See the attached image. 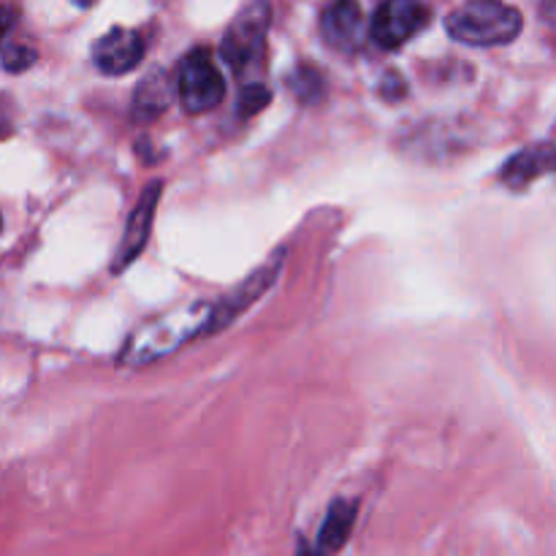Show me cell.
Returning a JSON list of instances; mask_svg holds the SVG:
<instances>
[{
	"mask_svg": "<svg viewBox=\"0 0 556 556\" xmlns=\"http://www.w3.org/2000/svg\"><path fill=\"white\" fill-rule=\"evenodd\" d=\"M210 313L212 304L195 302L139 326L123 345L117 362L123 367H147V364H155L161 358L172 356L182 345L204 337Z\"/></svg>",
	"mask_w": 556,
	"mask_h": 556,
	"instance_id": "1",
	"label": "cell"
},
{
	"mask_svg": "<svg viewBox=\"0 0 556 556\" xmlns=\"http://www.w3.org/2000/svg\"><path fill=\"white\" fill-rule=\"evenodd\" d=\"M521 11L497 0H476L451 11L445 30L454 41L467 47H503L519 38Z\"/></svg>",
	"mask_w": 556,
	"mask_h": 556,
	"instance_id": "2",
	"label": "cell"
},
{
	"mask_svg": "<svg viewBox=\"0 0 556 556\" xmlns=\"http://www.w3.org/2000/svg\"><path fill=\"white\" fill-rule=\"evenodd\" d=\"M271 9L266 3H250L233 16L220 43V54L237 76H250L261 71L269 36Z\"/></svg>",
	"mask_w": 556,
	"mask_h": 556,
	"instance_id": "3",
	"label": "cell"
},
{
	"mask_svg": "<svg viewBox=\"0 0 556 556\" xmlns=\"http://www.w3.org/2000/svg\"><path fill=\"white\" fill-rule=\"evenodd\" d=\"M174 90H177L185 112L204 114L223 103V98H226V79H223L220 68H217L206 49H193L182 60V65H179L177 87Z\"/></svg>",
	"mask_w": 556,
	"mask_h": 556,
	"instance_id": "4",
	"label": "cell"
},
{
	"mask_svg": "<svg viewBox=\"0 0 556 556\" xmlns=\"http://www.w3.org/2000/svg\"><path fill=\"white\" fill-rule=\"evenodd\" d=\"M432 11L416 0H391V3L378 5L372 22H369V38L386 52H394L402 43L410 41L413 36L429 25Z\"/></svg>",
	"mask_w": 556,
	"mask_h": 556,
	"instance_id": "5",
	"label": "cell"
},
{
	"mask_svg": "<svg viewBox=\"0 0 556 556\" xmlns=\"http://www.w3.org/2000/svg\"><path fill=\"white\" fill-rule=\"evenodd\" d=\"M280 271H282V253H277V255H271V258L266 261L258 271H255V275H250L248 280L237 288V291L228 293V296L220 299L217 304H212L210 324H206L204 334H215V331L231 326L239 315L248 313V309L253 307V304L258 302V299L264 296L271 286H275L277 277H280Z\"/></svg>",
	"mask_w": 556,
	"mask_h": 556,
	"instance_id": "6",
	"label": "cell"
},
{
	"mask_svg": "<svg viewBox=\"0 0 556 556\" xmlns=\"http://www.w3.org/2000/svg\"><path fill=\"white\" fill-rule=\"evenodd\" d=\"M163 193V182H152L141 190L139 201H136L134 212H130L128 223H125L123 239H119V248L114 253L112 269L123 271L139 258L141 250L147 248V239L152 233V223H155V212H157V201H161Z\"/></svg>",
	"mask_w": 556,
	"mask_h": 556,
	"instance_id": "7",
	"label": "cell"
},
{
	"mask_svg": "<svg viewBox=\"0 0 556 556\" xmlns=\"http://www.w3.org/2000/svg\"><path fill=\"white\" fill-rule=\"evenodd\" d=\"M147 52L144 36L130 27H114L106 36L98 38L92 47V63L101 74L106 76H123L130 74L136 65L141 63Z\"/></svg>",
	"mask_w": 556,
	"mask_h": 556,
	"instance_id": "8",
	"label": "cell"
},
{
	"mask_svg": "<svg viewBox=\"0 0 556 556\" xmlns=\"http://www.w3.org/2000/svg\"><path fill=\"white\" fill-rule=\"evenodd\" d=\"M320 33L331 49L342 54H353L367 41V20L358 3H334L320 16Z\"/></svg>",
	"mask_w": 556,
	"mask_h": 556,
	"instance_id": "9",
	"label": "cell"
},
{
	"mask_svg": "<svg viewBox=\"0 0 556 556\" xmlns=\"http://www.w3.org/2000/svg\"><path fill=\"white\" fill-rule=\"evenodd\" d=\"M554 168V152L552 141H541V144L525 147L519 155L510 157L503 168H500V182L510 190L530 188L535 179L546 177Z\"/></svg>",
	"mask_w": 556,
	"mask_h": 556,
	"instance_id": "10",
	"label": "cell"
},
{
	"mask_svg": "<svg viewBox=\"0 0 556 556\" xmlns=\"http://www.w3.org/2000/svg\"><path fill=\"white\" fill-rule=\"evenodd\" d=\"M358 505L351 503V500H334L326 514L324 527L318 532V541H315L313 556H331L340 552L348 543L353 530V521H356Z\"/></svg>",
	"mask_w": 556,
	"mask_h": 556,
	"instance_id": "11",
	"label": "cell"
},
{
	"mask_svg": "<svg viewBox=\"0 0 556 556\" xmlns=\"http://www.w3.org/2000/svg\"><path fill=\"white\" fill-rule=\"evenodd\" d=\"M172 79L163 71H152L144 81L139 85L134 98V117L139 123H150V119L161 117L172 103Z\"/></svg>",
	"mask_w": 556,
	"mask_h": 556,
	"instance_id": "12",
	"label": "cell"
},
{
	"mask_svg": "<svg viewBox=\"0 0 556 556\" xmlns=\"http://www.w3.org/2000/svg\"><path fill=\"white\" fill-rule=\"evenodd\" d=\"M288 85H291V92L304 103L318 101L320 92H324V76L318 74L309 65H299L291 76H288Z\"/></svg>",
	"mask_w": 556,
	"mask_h": 556,
	"instance_id": "13",
	"label": "cell"
},
{
	"mask_svg": "<svg viewBox=\"0 0 556 556\" xmlns=\"http://www.w3.org/2000/svg\"><path fill=\"white\" fill-rule=\"evenodd\" d=\"M271 101V92L264 85H244L242 96H239V114L250 117V114H258L266 103Z\"/></svg>",
	"mask_w": 556,
	"mask_h": 556,
	"instance_id": "14",
	"label": "cell"
},
{
	"mask_svg": "<svg viewBox=\"0 0 556 556\" xmlns=\"http://www.w3.org/2000/svg\"><path fill=\"white\" fill-rule=\"evenodd\" d=\"M36 63V49L25 47V43H11L3 52V68L9 74H20V71H27Z\"/></svg>",
	"mask_w": 556,
	"mask_h": 556,
	"instance_id": "15",
	"label": "cell"
},
{
	"mask_svg": "<svg viewBox=\"0 0 556 556\" xmlns=\"http://www.w3.org/2000/svg\"><path fill=\"white\" fill-rule=\"evenodd\" d=\"M380 96H383L386 101H396V98L407 96V81L402 79L400 74H394V71H389V74L380 79Z\"/></svg>",
	"mask_w": 556,
	"mask_h": 556,
	"instance_id": "16",
	"label": "cell"
},
{
	"mask_svg": "<svg viewBox=\"0 0 556 556\" xmlns=\"http://www.w3.org/2000/svg\"><path fill=\"white\" fill-rule=\"evenodd\" d=\"M9 25H11V11L0 5V41H3V36H5V30H9Z\"/></svg>",
	"mask_w": 556,
	"mask_h": 556,
	"instance_id": "17",
	"label": "cell"
},
{
	"mask_svg": "<svg viewBox=\"0 0 556 556\" xmlns=\"http://www.w3.org/2000/svg\"><path fill=\"white\" fill-rule=\"evenodd\" d=\"M9 130V119H5V112L0 109V134H5Z\"/></svg>",
	"mask_w": 556,
	"mask_h": 556,
	"instance_id": "18",
	"label": "cell"
},
{
	"mask_svg": "<svg viewBox=\"0 0 556 556\" xmlns=\"http://www.w3.org/2000/svg\"><path fill=\"white\" fill-rule=\"evenodd\" d=\"M296 556H313V552H309L307 546H302V548H299V554H296Z\"/></svg>",
	"mask_w": 556,
	"mask_h": 556,
	"instance_id": "19",
	"label": "cell"
},
{
	"mask_svg": "<svg viewBox=\"0 0 556 556\" xmlns=\"http://www.w3.org/2000/svg\"><path fill=\"white\" fill-rule=\"evenodd\" d=\"M0 228H3V223H0Z\"/></svg>",
	"mask_w": 556,
	"mask_h": 556,
	"instance_id": "20",
	"label": "cell"
}]
</instances>
